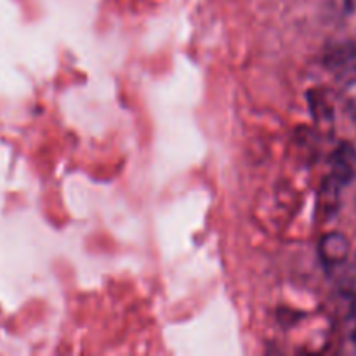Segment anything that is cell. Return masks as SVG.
I'll return each mask as SVG.
<instances>
[{
  "instance_id": "1",
  "label": "cell",
  "mask_w": 356,
  "mask_h": 356,
  "mask_svg": "<svg viewBox=\"0 0 356 356\" xmlns=\"http://www.w3.org/2000/svg\"><path fill=\"white\" fill-rule=\"evenodd\" d=\"M350 240L343 235V233H327L318 245V254L322 263L327 268H339L350 257Z\"/></svg>"
},
{
  "instance_id": "2",
  "label": "cell",
  "mask_w": 356,
  "mask_h": 356,
  "mask_svg": "<svg viewBox=\"0 0 356 356\" xmlns=\"http://www.w3.org/2000/svg\"><path fill=\"white\" fill-rule=\"evenodd\" d=\"M351 344L356 348V320H353V329H351Z\"/></svg>"
},
{
  "instance_id": "3",
  "label": "cell",
  "mask_w": 356,
  "mask_h": 356,
  "mask_svg": "<svg viewBox=\"0 0 356 356\" xmlns=\"http://www.w3.org/2000/svg\"><path fill=\"white\" fill-rule=\"evenodd\" d=\"M351 320H356V296L351 301Z\"/></svg>"
}]
</instances>
